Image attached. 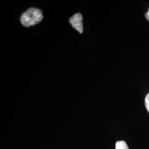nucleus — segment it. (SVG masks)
<instances>
[{"mask_svg":"<svg viewBox=\"0 0 149 149\" xmlns=\"http://www.w3.org/2000/svg\"><path fill=\"white\" fill-rule=\"evenodd\" d=\"M43 18L42 11L38 8L32 7L28 9L22 14L21 22L23 26L29 27L40 23Z\"/></svg>","mask_w":149,"mask_h":149,"instance_id":"nucleus-1","label":"nucleus"},{"mask_svg":"<svg viewBox=\"0 0 149 149\" xmlns=\"http://www.w3.org/2000/svg\"><path fill=\"white\" fill-rule=\"evenodd\" d=\"M70 23L72 27L77 31L80 33L83 32V24H82V16L80 13H76L72 16L69 19Z\"/></svg>","mask_w":149,"mask_h":149,"instance_id":"nucleus-2","label":"nucleus"},{"mask_svg":"<svg viewBox=\"0 0 149 149\" xmlns=\"http://www.w3.org/2000/svg\"><path fill=\"white\" fill-rule=\"evenodd\" d=\"M116 149H129V148L124 141H119L116 144Z\"/></svg>","mask_w":149,"mask_h":149,"instance_id":"nucleus-3","label":"nucleus"},{"mask_svg":"<svg viewBox=\"0 0 149 149\" xmlns=\"http://www.w3.org/2000/svg\"><path fill=\"white\" fill-rule=\"evenodd\" d=\"M145 107L149 113V93L145 97Z\"/></svg>","mask_w":149,"mask_h":149,"instance_id":"nucleus-4","label":"nucleus"},{"mask_svg":"<svg viewBox=\"0 0 149 149\" xmlns=\"http://www.w3.org/2000/svg\"><path fill=\"white\" fill-rule=\"evenodd\" d=\"M145 17H146V18L147 19V20L149 22V10L148 11V12H146V13H145Z\"/></svg>","mask_w":149,"mask_h":149,"instance_id":"nucleus-5","label":"nucleus"}]
</instances>
